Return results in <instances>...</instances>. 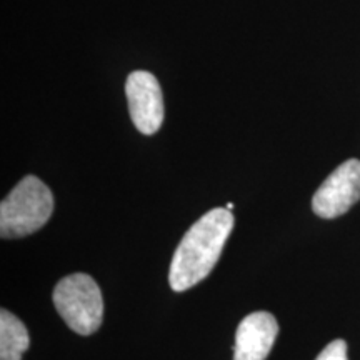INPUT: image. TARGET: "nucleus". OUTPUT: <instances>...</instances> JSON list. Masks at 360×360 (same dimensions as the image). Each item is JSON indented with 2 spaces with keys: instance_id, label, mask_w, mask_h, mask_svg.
I'll use <instances>...</instances> for the list:
<instances>
[{
  "instance_id": "1",
  "label": "nucleus",
  "mask_w": 360,
  "mask_h": 360,
  "mask_svg": "<svg viewBox=\"0 0 360 360\" xmlns=\"http://www.w3.org/2000/svg\"><path fill=\"white\" fill-rule=\"evenodd\" d=\"M232 229L233 215L227 209L209 210L188 229L170 262L172 290L186 292L212 272Z\"/></svg>"
},
{
  "instance_id": "9",
  "label": "nucleus",
  "mask_w": 360,
  "mask_h": 360,
  "mask_svg": "<svg viewBox=\"0 0 360 360\" xmlns=\"http://www.w3.org/2000/svg\"><path fill=\"white\" fill-rule=\"evenodd\" d=\"M225 209H227V210H232V209H233V204H232V202H229V204L225 205Z\"/></svg>"
},
{
  "instance_id": "3",
  "label": "nucleus",
  "mask_w": 360,
  "mask_h": 360,
  "mask_svg": "<svg viewBox=\"0 0 360 360\" xmlns=\"http://www.w3.org/2000/svg\"><path fill=\"white\" fill-rule=\"evenodd\" d=\"M53 305L75 334L92 335L103 317V299L97 282L87 274H72L53 289Z\"/></svg>"
},
{
  "instance_id": "5",
  "label": "nucleus",
  "mask_w": 360,
  "mask_h": 360,
  "mask_svg": "<svg viewBox=\"0 0 360 360\" xmlns=\"http://www.w3.org/2000/svg\"><path fill=\"white\" fill-rule=\"evenodd\" d=\"M129 110L139 132L152 135L164 122V97L159 80L150 72L135 70L125 82Z\"/></svg>"
},
{
  "instance_id": "8",
  "label": "nucleus",
  "mask_w": 360,
  "mask_h": 360,
  "mask_svg": "<svg viewBox=\"0 0 360 360\" xmlns=\"http://www.w3.org/2000/svg\"><path fill=\"white\" fill-rule=\"evenodd\" d=\"M315 360H349L347 359V342L337 339L334 342L323 347V350L319 354Z\"/></svg>"
},
{
  "instance_id": "2",
  "label": "nucleus",
  "mask_w": 360,
  "mask_h": 360,
  "mask_svg": "<svg viewBox=\"0 0 360 360\" xmlns=\"http://www.w3.org/2000/svg\"><path fill=\"white\" fill-rule=\"evenodd\" d=\"M53 212L51 188L35 175H27L0 204L2 238L25 237L40 231Z\"/></svg>"
},
{
  "instance_id": "4",
  "label": "nucleus",
  "mask_w": 360,
  "mask_h": 360,
  "mask_svg": "<svg viewBox=\"0 0 360 360\" xmlns=\"http://www.w3.org/2000/svg\"><path fill=\"white\" fill-rule=\"evenodd\" d=\"M360 200V160L349 159L314 193L312 209L322 219H337Z\"/></svg>"
},
{
  "instance_id": "7",
  "label": "nucleus",
  "mask_w": 360,
  "mask_h": 360,
  "mask_svg": "<svg viewBox=\"0 0 360 360\" xmlns=\"http://www.w3.org/2000/svg\"><path fill=\"white\" fill-rule=\"evenodd\" d=\"M30 345L29 330L19 317L0 310V360H22Z\"/></svg>"
},
{
  "instance_id": "6",
  "label": "nucleus",
  "mask_w": 360,
  "mask_h": 360,
  "mask_svg": "<svg viewBox=\"0 0 360 360\" xmlns=\"http://www.w3.org/2000/svg\"><path fill=\"white\" fill-rule=\"evenodd\" d=\"M278 334V323L270 312H252L242 319L236 334L233 360H265Z\"/></svg>"
}]
</instances>
